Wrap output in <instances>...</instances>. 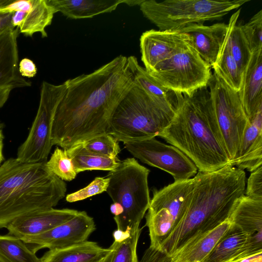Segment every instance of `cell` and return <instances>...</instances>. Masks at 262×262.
I'll use <instances>...</instances> for the list:
<instances>
[{
  "label": "cell",
  "mask_w": 262,
  "mask_h": 262,
  "mask_svg": "<svg viewBox=\"0 0 262 262\" xmlns=\"http://www.w3.org/2000/svg\"><path fill=\"white\" fill-rule=\"evenodd\" d=\"M65 82L51 130L52 145L63 149L107 134L117 106L135 84L127 57L122 55Z\"/></svg>",
  "instance_id": "1"
},
{
  "label": "cell",
  "mask_w": 262,
  "mask_h": 262,
  "mask_svg": "<svg viewBox=\"0 0 262 262\" xmlns=\"http://www.w3.org/2000/svg\"><path fill=\"white\" fill-rule=\"evenodd\" d=\"M187 210L159 251L171 258L187 242L229 218L245 194V172L229 164L209 172L198 171Z\"/></svg>",
  "instance_id": "2"
},
{
  "label": "cell",
  "mask_w": 262,
  "mask_h": 262,
  "mask_svg": "<svg viewBox=\"0 0 262 262\" xmlns=\"http://www.w3.org/2000/svg\"><path fill=\"white\" fill-rule=\"evenodd\" d=\"M159 137L183 152L198 171L212 172L230 164L207 86L183 95L174 118Z\"/></svg>",
  "instance_id": "3"
},
{
  "label": "cell",
  "mask_w": 262,
  "mask_h": 262,
  "mask_svg": "<svg viewBox=\"0 0 262 262\" xmlns=\"http://www.w3.org/2000/svg\"><path fill=\"white\" fill-rule=\"evenodd\" d=\"M66 191V183L46 162L6 160L0 165V229L28 213L53 208Z\"/></svg>",
  "instance_id": "4"
},
{
  "label": "cell",
  "mask_w": 262,
  "mask_h": 262,
  "mask_svg": "<svg viewBox=\"0 0 262 262\" xmlns=\"http://www.w3.org/2000/svg\"><path fill=\"white\" fill-rule=\"evenodd\" d=\"M176 111L170 103L135 83L114 111L107 134L123 143L155 138L170 123Z\"/></svg>",
  "instance_id": "5"
},
{
  "label": "cell",
  "mask_w": 262,
  "mask_h": 262,
  "mask_svg": "<svg viewBox=\"0 0 262 262\" xmlns=\"http://www.w3.org/2000/svg\"><path fill=\"white\" fill-rule=\"evenodd\" d=\"M150 171L134 158L120 161L118 167L109 171L106 192L113 203L110 210L114 215L117 230L126 232L141 221L150 202L148 185Z\"/></svg>",
  "instance_id": "6"
},
{
  "label": "cell",
  "mask_w": 262,
  "mask_h": 262,
  "mask_svg": "<svg viewBox=\"0 0 262 262\" xmlns=\"http://www.w3.org/2000/svg\"><path fill=\"white\" fill-rule=\"evenodd\" d=\"M250 0H143V15L160 30L175 31L221 19Z\"/></svg>",
  "instance_id": "7"
},
{
  "label": "cell",
  "mask_w": 262,
  "mask_h": 262,
  "mask_svg": "<svg viewBox=\"0 0 262 262\" xmlns=\"http://www.w3.org/2000/svg\"><path fill=\"white\" fill-rule=\"evenodd\" d=\"M193 186L192 178L153 190L145 216L150 238L149 247L159 250L163 242L182 220L189 204Z\"/></svg>",
  "instance_id": "8"
},
{
  "label": "cell",
  "mask_w": 262,
  "mask_h": 262,
  "mask_svg": "<svg viewBox=\"0 0 262 262\" xmlns=\"http://www.w3.org/2000/svg\"><path fill=\"white\" fill-rule=\"evenodd\" d=\"M210 69L190 46L147 72L164 88L178 94L190 96L207 86L212 76Z\"/></svg>",
  "instance_id": "9"
},
{
  "label": "cell",
  "mask_w": 262,
  "mask_h": 262,
  "mask_svg": "<svg viewBox=\"0 0 262 262\" xmlns=\"http://www.w3.org/2000/svg\"><path fill=\"white\" fill-rule=\"evenodd\" d=\"M207 86L216 121L231 164L237 156L249 119L239 92L231 89L215 73Z\"/></svg>",
  "instance_id": "10"
},
{
  "label": "cell",
  "mask_w": 262,
  "mask_h": 262,
  "mask_svg": "<svg viewBox=\"0 0 262 262\" xmlns=\"http://www.w3.org/2000/svg\"><path fill=\"white\" fill-rule=\"evenodd\" d=\"M67 89L66 82L54 85L43 81L38 111L26 140L18 147L17 157L28 163H46L53 146L52 124L57 108Z\"/></svg>",
  "instance_id": "11"
},
{
  "label": "cell",
  "mask_w": 262,
  "mask_h": 262,
  "mask_svg": "<svg viewBox=\"0 0 262 262\" xmlns=\"http://www.w3.org/2000/svg\"><path fill=\"white\" fill-rule=\"evenodd\" d=\"M123 143L126 150L135 158L167 172L172 176L174 181L190 179L198 172L196 166L183 152L155 138Z\"/></svg>",
  "instance_id": "12"
},
{
  "label": "cell",
  "mask_w": 262,
  "mask_h": 262,
  "mask_svg": "<svg viewBox=\"0 0 262 262\" xmlns=\"http://www.w3.org/2000/svg\"><path fill=\"white\" fill-rule=\"evenodd\" d=\"M95 230L93 218L85 211H81L47 231L20 239L35 253L42 248L60 249L82 243L88 241Z\"/></svg>",
  "instance_id": "13"
},
{
  "label": "cell",
  "mask_w": 262,
  "mask_h": 262,
  "mask_svg": "<svg viewBox=\"0 0 262 262\" xmlns=\"http://www.w3.org/2000/svg\"><path fill=\"white\" fill-rule=\"evenodd\" d=\"M190 37L178 30H150L140 38L141 60L148 72L159 62L187 48Z\"/></svg>",
  "instance_id": "14"
},
{
  "label": "cell",
  "mask_w": 262,
  "mask_h": 262,
  "mask_svg": "<svg viewBox=\"0 0 262 262\" xmlns=\"http://www.w3.org/2000/svg\"><path fill=\"white\" fill-rule=\"evenodd\" d=\"M79 211L53 208L34 211L22 216L6 227L8 234L21 238L37 235L68 221Z\"/></svg>",
  "instance_id": "15"
},
{
  "label": "cell",
  "mask_w": 262,
  "mask_h": 262,
  "mask_svg": "<svg viewBox=\"0 0 262 262\" xmlns=\"http://www.w3.org/2000/svg\"><path fill=\"white\" fill-rule=\"evenodd\" d=\"M190 39V45L198 53L203 60L212 68L216 62L228 31L224 23H216L211 26L192 24L180 30Z\"/></svg>",
  "instance_id": "16"
},
{
  "label": "cell",
  "mask_w": 262,
  "mask_h": 262,
  "mask_svg": "<svg viewBox=\"0 0 262 262\" xmlns=\"http://www.w3.org/2000/svg\"><path fill=\"white\" fill-rule=\"evenodd\" d=\"M18 28L11 29L0 34V89L13 90L31 85L18 71Z\"/></svg>",
  "instance_id": "17"
},
{
  "label": "cell",
  "mask_w": 262,
  "mask_h": 262,
  "mask_svg": "<svg viewBox=\"0 0 262 262\" xmlns=\"http://www.w3.org/2000/svg\"><path fill=\"white\" fill-rule=\"evenodd\" d=\"M240 97L250 121L262 110V50L253 53L243 73Z\"/></svg>",
  "instance_id": "18"
},
{
  "label": "cell",
  "mask_w": 262,
  "mask_h": 262,
  "mask_svg": "<svg viewBox=\"0 0 262 262\" xmlns=\"http://www.w3.org/2000/svg\"><path fill=\"white\" fill-rule=\"evenodd\" d=\"M231 165L250 172L262 165V110L249 121L237 156Z\"/></svg>",
  "instance_id": "19"
},
{
  "label": "cell",
  "mask_w": 262,
  "mask_h": 262,
  "mask_svg": "<svg viewBox=\"0 0 262 262\" xmlns=\"http://www.w3.org/2000/svg\"><path fill=\"white\" fill-rule=\"evenodd\" d=\"M230 225L228 219L214 228L192 238L171 257V262H203Z\"/></svg>",
  "instance_id": "20"
},
{
  "label": "cell",
  "mask_w": 262,
  "mask_h": 262,
  "mask_svg": "<svg viewBox=\"0 0 262 262\" xmlns=\"http://www.w3.org/2000/svg\"><path fill=\"white\" fill-rule=\"evenodd\" d=\"M55 13L60 12L71 19L92 18L110 13L126 0H47Z\"/></svg>",
  "instance_id": "21"
},
{
  "label": "cell",
  "mask_w": 262,
  "mask_h": 262,
  "mask_svg": "<svg viewBox=\"0 0 262 262\" xmlns=\"http://www.w3.org/2000/svg\"><path fill=\"white\" fill-rule=\"evenodd\" d=\"M109 251V248L87 241L64 249L49 250L40 259L41 262H100Z\"/></svg>",
  "instance_id": "22"
},
{
  "label": "cell",
  "mask_w": 262,
  "mask_h": 262,
  "mask_svg": "<svg viewBox=\"0 0 262 262\" xmlns=\"http://www.w3.org/2000/svg\"><path fill=\"white\" fill-rule=\"evenodd\" d=\"M228 219L248 234L262 233V199L244 194L234 205Z\"/></svg>",
  "instance_id": "23"
},
{
  "label": "cell",
  "mask_w": 262,
  "mask_h": 262,
  "mask_svg": "<svg viewBox=\"0 0 262 262\" xmlns=\"http://www.w3.org/2000/svg\"><path fill=\"white\" fill-rule=\"evenodd\" d=\"M127 60L135 83L151 96L170 103L177 111L182 103L183 95L175 93L162 86L139 64L135 56H130L127 57Z\"/></svg>",
  "instance_id": "24"
},
{
  "label": "cell",
  "mask_w": 262,
  "mask_h": 262,
  "mask_svg": "<svg viewBox=\"0 0 262 262\" xmlns=\"http://www.w3.org/2000/svg\"><path fill=\"white\" fill-rule=\"evenodd\" d=\"M231 223V222H230ZM250 234L231 223L203 262H231L238 255Z\"/></svg>",
  "instance_id": "25"
},
{
  "label": "cell",
  "mask_w": 262,
  "mask_h": 262,
  "mask_svg": "<svg viewBox=\"0 0 262 262\" xmlns=\"http://www.w3.org/2000/svg\"><path fill=\"white\" fill-rule=\"evenodd\" d=\"M64 150L72 160L77 174L86 170L113 171L120 162L118 157L110 158L92 152L87 149L83 143Z\"/></svg>",
  "instance_id": "26"
},
{
  "label": "cell",
  "mask_w": 262,
  "mask_h": 262,
  "mask_svg": "<svg viewBox=\"0 0 262 262\" xmlns=\"http://www.w3.org/2000/svg\"><path fill=\"white\" fill-rule=\"evenodd\" d=\"M55 13L47 0H32L31 8L18 28L20 32L27 36L40 33L42 37H47L46 28L51 25Z\"/></svg>",
  "instance_id": "27"
},
{
  "label": "cell",
  "mask_w": 262,
  "mask_h": 262,
  "mask_svg": "<svg viewBox=\"0 0 262 262\" xmlns=\"http://www.w3.org/2000/svg\"><path fill=\"white\" fill-rule=\"evenodd\" d=\"M212 68L214 73L231 89L236 92L240 91L243 74L231 53L228 41V31L217 59Z\"/></svg>",
  "instance_id": "28"
},
{
  "label": "cell",
  "mask_w": 262,
  "mask_h": 262,
  "mask_svg": "<svg viewBox=\"0 0 262 262\" xmlns=\"http://www.w3.org/2000/svg\"><path fill=\"white\" fill-rule=\"evenodd\" d=\"M241 9L230 17L228 26V41L231 53L243 74L252 56L249 44L237 21Z\"/></svg>",
  "instance_id": "29"
},
{
  "label": "cell",
  "mask_w": 262,
  "mask_h": 262,
  "mask_svg": "<svg viewBox=\"0 0 262 262\" xmlns=\"http://www.w3.org/2000/svg\"><path fill=\"white\" fill-rule=\"evenodd\" d=\"M141 232L139 226H136L124 237L115 239L100 262H138L137 249Z\"/></svg>",
  "instance_id": "30"
},
{
  "label": "cell",
  "mask_w": 262,
  "mask_h": 262,
  "mask_svg": "<svg viewBox=\"0 0 262 262\" xmlns=\"http://www.w3.org/2000/svg\"><path fill=\"white\" fill-rule=\"evenodd\" d=\"M0 262H41L21 239L9 234L0 235Z\"/></svg>",
  "instance_id": "31"
},
{
  "label": "cell",
  "mask_w": 262,
  "mask_h": 262,
  "mask_svg": "<svg viewBox=\"0 0 262 262\" xmlns=\"http://www.w3.org/2000/svg\"><path fill=\"white\" fill-rule=\"evenodd\" d=\"M46 164L49 169L63 181H71L77 176L72 161L64 149L57 147Z\"/></svg>",
  "instance_id": "32"
},
{
  "label": "cell",
  "mask_w": 262,
  "mask_h": 262,
  "mask_svg": "<svg viewBox=\"0 0 262 262\" xmlns=\"http://www.w3.org/2000/svg\"><path fill=\"white\" fill-rule=\"evenodd\" d=\"M83 144L89 150L110 158H117L121 151L118 142L108 134L91 139Z\"/></svg>",
  "instance_id": "33"
},
{
  "label": "cell",
  "mask_w": 262,
  "mask_h": 262,
  "mask_svg": "<svg viewBox=\"0 0 262 262\" xmlns=\"http://www.w3.org/2000/svg\"><path fill=\"white\" fill-rule=\"evenodd\" d=\"M252 53L262 50V10L243 25H239Z\"/></svg>",
  "instance_id": "34"
},
{
  "label": "cell",
  "mask_w": 262,
  "mask_h": 262,
  "mask_svg": "<svg viewBox=\"0 0 262 262\" xmlns=\"http://www.w3.org/2000/svg\"><path fill=\"white\" fill-rule=\"evenodd\" d=\"M110 179L107 177H96L88 186L66 196L67 202L73 203L85 200L88 198L106 191Z\"/></svg>",
  "instance_id": "35"
},
{
  "label": "cell",
  "mask_w": 262,
  "mask_h": 262,
  "mask_svg": "<svg viewBox=\"0 0 262 262\" xmlns=\"http://www.w3.org/2000/svg\"><path fill=\"white\" fill-rule=\"evenodd\" d=\"M245 195L253 199H262V165L251 172L247 180Z\"/></svg>",
  "instance_id": "36"
},
{
  "label": "cell",
  "mask_w": 262,
  "mask_h": 262,
  "mask_svg": "<svg viewBox=\"0 0 262 262\" xmlns=\"http://www.w3.org/2000/svg\"><path fill=\"white\" fill-rule=\"evenodd\" d=\"M171 258L164 253L148 247L138 262H171Z\"/></svg>",
  "instance_id": "37"
},
{
  "label": "cell",
  "mask_w": 262,
  "mask_h": 262,
  "mask_svg": "<svg viewBox=\"0 0 262 262\" xmlns=\"http://www.w3.org/2000/svg\"><path fill=\"white\" fill-rule=\"evenodd\" d=\"M32 0H17L12 1L4 7L1 11H24L28 12L31 8Z\"/></svg>",
  "instance_id": "38"
},
{
  "label": "cell",
  "mask_w": 262,
  "mask_h": 262,
  "mask_svg": "<svg viewBox=\"0 0 262 262\" xmlns=\"http://www.w3.org/2000/svg\"><path fill=\"white\" fill-rule=\"evenodd\" d=\"M18 71L22 77L32 78L36 75L37 70L32 60L25 58L18 63Z\"/></svg>",
  "instance_id": "39"
},
{
  "label": "cell",
  "mask_w": 262,
  "mask_h": 262,
  "mask_svg": "<svg viewBox=\"0 0 262 262\" xmlns=\"http://www.w3.org/2000/svg\"><path fill=\"white\" fill-rule=\"evenodd\" d=\"M13 13L12 12L0 11V34L8 30L15 28L12 22Z\"/></svg>",
  "instance_id": "40"
},
{
  "label": "cell",
  "mask_w": 262,
  "mask_h": 262,
  "mask_svg": "<svg viewBox=\"0 0 262 262\" xmlns=\"http://www.w3.org/2000/svg\"><path fill=\"white\" fill-rule=\"evenodd\" d=\"M26 15V12L24 11H18L13 12L12 22L14 28L17 27L18 28L20 27L24 21Z\"/></svg>",
  "instance_id": "41"
},
{
  "label": "cell",
  "mask_w": 262,
  "mask_h": 262,
  "mask_svg": "<svg viewBox=\"0 0 262 262\" xmlns=\"http://www.w3.org/2000/svg\"><path fill=\"white\" fill-rule=\"evenodd\" d=\"M231 262H262V252L237 259Z\"/></svg>",
  "instance_id": "42"
},
{
  "label": "cell",
  "mask_w": 262,
  "mask_h": 262,
  "mask_svg": "<svg viewBox=\"0 0 262 262\" xmlns=\"http://www.w3.org/2000/svg\"><path fill=\"white\" fill-rule=\"evenodd\" d=\"M12 90L10 88L0 89V108L7 101Z\"/></svg>",
  "instance_id": "43"
},
{
  "label": "cell",
  "mask_w": 262,
  "mask_h": 262,
  "mask_svg": "<svg viewBox=\"0 0 262 262\" xmlns=\"http://www.w3.org/2000/svg\"><path fill=\"white\" fill-rule=\"evenodd\" d=\"M3 140H4V136L3 134L2 129L1 126L0 125V165L1 163L4 160V156H3Z\"/></svg>",
  "instance_id": "44"
},
{
  "label": "cell",
  "mask_w": 262,
  "mask_h": 262,
  "mask_svg": "<svg viewBox=\"0 0 262 262\" xmlns=\"http://www.w3.org/2000/svg\"><path fill=\"white\" fill-rule=\"evenodd\" d=\"M11 0H0V11L3 8L8 5Z\"/></svg>",
  "instance_id": "45"
}]
</instances>
